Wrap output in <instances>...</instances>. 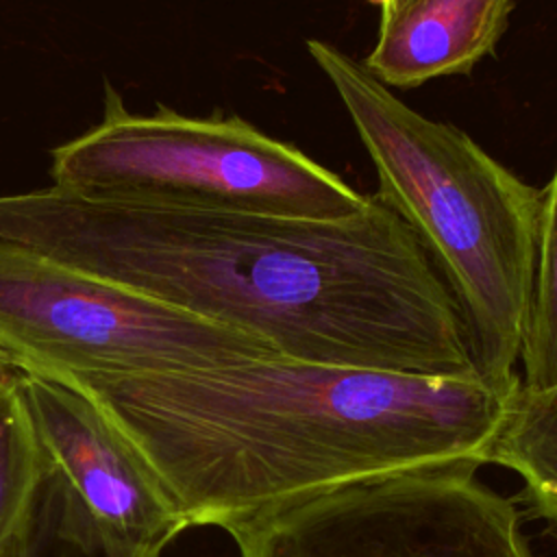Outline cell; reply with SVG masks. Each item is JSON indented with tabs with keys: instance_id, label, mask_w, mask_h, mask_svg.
<instances>
[{
	"instance_id": "6da1fadb",
	"label": "cell",
	"mask_w": 557,
	"mask_h": 557,
	"mask_svg": "<svg viewBox=\"0 0 557 557\" xmlns=\"http://www.w3.org/2000/svg\"><path fill=\"white\" fill-rule=\"evenodd\" d=\"M7 233L285 359L479 376L448 285L376 196L346 218H302L50 185L13 200Z\"/></svg>"
},
{
	"instance_id": "7a4b0ae2",
	"label": "cell",
	"mask_w": 557,
	"mask_h": 557,
	"mask_svg": "<svg viewBox=\"0 0 557 557\" xmlns=\"http://www.w3.org/2000/svg\"><path fill=\"white\" fill-rule=\"evenodd\" d=\"M50 379L104 411L150 466L187 529L224 531L344 483L457 461L483 466L513 392L479 376L285 357Z\"/></svg>"
},
{
	"instance_id": "3957f363",
	"label": "cell",
	"mask_w": 557,
	"mask_h": 557,
	"mask_svg": "<svg viewBox=\"0 0 557 557\" xmlns=\"http://www.w3.org/2000/svg\"><path fill=\"white\" fill-rule=\"evenodd\" d=\"M307 52L339 96L376 178V198L418 237L448 285L479 376L511 392L533 294L542 189L453 124L431 120L324 39Z\"/></svg>"
},
{
	"instance_id": "277c9868",
	"label": "cell",
	"mask_w": 557,
	"mask_h": 557,
	"mask_svg": "<svg viewBox=\"0 0 557 557\" xmlns=\"http://www.w3.org/2000/svg\"><path fill=\"white\" fill-rule=\"evenodd\" d=\"M50 176L70 191L168 196L302 218H346L372 198L237 115L194 117L165 107L133 113L111 85L102 120L52 150Z\"/></svg>"
},
{
	"instance_id": "5b68a950",
	"label": "cell",
	"mask_w": 557,
	"mask_h": 557,
	"mask_svg": "<svg viewBox=\"0 0 557 557\" xmlns=\"http://www.w3.org/2000/svg\"><path fill=\"white\" fill-rule=\"evenodd\" d=\"M0 348L48 376H126L281 357L265 342L0 242Z\"/></svg>"
},
{
	"instance_id": "8992f818",
	"label": "cell",
	"mask_w": 557,
	"mask_h": 557,
	"mask_svg": "<svg viewBox=\"0 0 557 557\" xmlns=\"http://www.w3.org/2000/svg\"><path fill=\"white\" fill-rule=\"evenodd\" d=\"M476 468L457 461L344 483L226 533L239 557H533L516 505Z\"/></svg>"
},
{
	"instance_id": "52a82bcc",
	"label": "cell",
	"mask_w": 557,
	"mask_h": 557,
	"mask_svg": "<svg viewBox=\"0 0 557 557\" xmlns=\"http://www.w3.org/2000/svg\"><path fill=\"white\" fill-rule=\"evenodd\" d=\"M22 400L87 557H163L187 529L176 505L104 411L78 389L15 366Z\"/></svg>"
},
{
	"instance_id": "ba28073f",
	"label": "cell",
	"mask_w": 557,
	"mask_h": 557,
	"mask_svg": "<svg viewBox=\"0 0 557 557\" xmlns=\"http://www.w3.org/2000/svg\"><path fill=\"white\" fill-rule=\"evenodd\" d=\"M513 0H411L379 20L361 63L387 87L470 72L500 39Z\"/></svg>"
},
{
	"instance_id": "9c48e42d",
	"label": "cell",
	"mask_w": 557,
	"mask_h": 557,
	"mask_svg": "<svg viewBox=\"0 0 557 557\" xmlns=\"http://www.w3.org/2000/svg\"><path fill=\"white\" fill-rule=\"evenodd\" d=\"M487 463L520 474L522 496L533 516L557 531V385L527 389L518 383L513 387L492 437Z\"/></svg>"
},
{
	"instance_id": "30bf717a",
	"label": "cell",
	"mask_w": 557,
	"mask_h": 557,
	"mask_svg": "<svg viewBox=\"0 0 557 557\" xmlns=\"http://www.w3.org/2000/svg\"><path fill=\"white\" fill-rule=\"evenodd\" d=\"M15 368L0 379V550L26 527L46 485Z\"/></svg>"
},
{
	"instance_id": "8fae6325",
	"label": "cell",
	"mask_w": 557,
	"mask_h": 557,
	"mask_svg": "<svg viewBox=\"0 0 557 557\" xmlns=\"http://www.w3.org/2000/svg\"><path fill=\"white\" fill-rule=\"evenodd\" d=\"M520 363L527 389L557 385V170L542 189L537 263Z\"/></svg>"
},
{
	"instance_id": "7c38bea8",
	"label": "cell",
	"mask_w": 557,
	"mask_h": 557,
	"mask_svg": "<svg viewBox=\"0 0 557 557\" xmlns=\"http://www.w3.org/2000/svg\"><path fill=\"white\" fill-rule=\"evenodd\" d=\"M83 553L57 483L48 476L26 527L0 550V557H74Z\"/></svg>"
},
{
	"instance_id": "4fadbf2b",
	"label": "cell",
	"mask_w": 557,
	"mask_h": 557,
	"mask_svg": "<svg viewBox=\"0 0 557 557\" xmlns=\"http://www.w3.org/2000/svg\"><path fill=\"white\" fill-rule=\"evenodd\" d=\"M372 2H376V4H379L381 17H385V15H389V13L398 11L400 7H405V4H407V2H411V0H372Z\"/></svg>"
},
{
	"instance_id": "5bb4252c",
	"label": "cell",
	"mask_w": 557,
	"mask_h": 557,
	"mask_svg": "<svg viewBox=\"0 0 557 557\" xmlns=\"http://www.w3.org/2000/svg\"><path fill=\"white\" fill-rule=\"evenodd\" d=\"M13 368H15V366H13V359L9 357V352H4V350L0 348V379L7 376Z\"/></svg>"
}]
</instances>
